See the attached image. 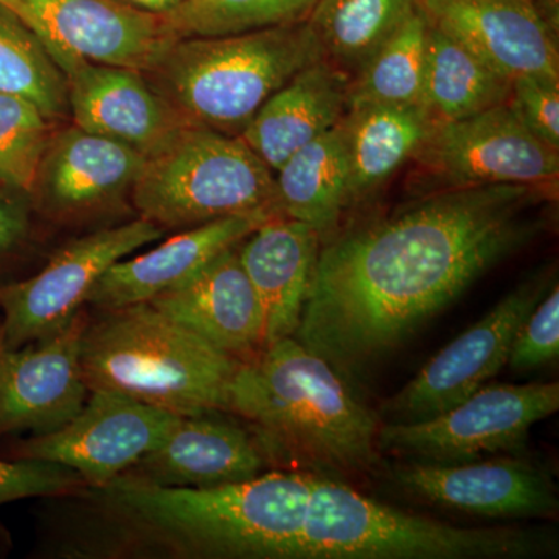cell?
Wrapping results in <instances>:
<instances>
[{
  "mask_svg": "<svg viewBox=\"0 0 559 559\" xmlns=\"http://www.w3.org/2000/svg\"><path fill=\"white\" fill-rule=\"evenodd\" d=\"M557 186V183H555ZM554 186L423 193L322 242L294 340L355 380L546 230Z\"/></svg>",
  "mask_w": 559,
  "mask_h": 559,
  "instance_id": "cell-1",
  "label": "cell"
},
{
  "mask_svg": "<svg viewBox=\"0 0 559 559\" xmlns=\"http://www.w3.org/2000/svg\"><path fill=\"white\" fill-rule=\"evenodd\" d=\"M316 474L266 471L210 488L159 487L124 473L91 488L92 503L139 554L173 558L296 559Z\"/></svg>",
  "mask_w": 559,
  "mask_h": 559,
  "instance_id": "cell-2",
  "label": "cell"
},
{
  "mask_svg": "<svg viewBox=\"0 0 559 559\" xmlns=\"http://www.w3.org/2000/svg\"><path fill=\"white\" fill-rule=\"evenodd\" d=\"M231 414L248 419L267 457L301 471L348 481L384 466L378 450L380 419L329 360L294 337L242 364Z\"/></svg>",
  "mask_w": 559,
  "mask_h": 559,
  "instance_id": "cell-3",
  "label": "cell"
},
{
  "mask_svg": "<svg viewBox=\"0 0 559 559\" xmlns=\"http://www.w3.org/2000/svg\"><path fill=\"white\" fill-rule=\"evenodd\" d=\"M87 322L80 362L90 390H108L189 415L231 414L242 360L173 322L153 305L103 311Z\"/></svg>",
  "mask_w": 559,
  "mask_h": 559,
  "instance_id": "cell-4",
  "label": "cell"
},
{
  "mask_svg": "<svg viewBox=\"0 0 559 559\" xmlns=\"http://www.w3.org/2000/svg\"><path fill=\"white\" fill-rule=\"evenodd\" d=\"M322 60V46L304 21L179 38L143 76L189 123L240 138L272 94Z\"/></svg>",
  "mask_w": 559,
  "mask_h": 559,
  "instance_id": "cell-5",
  "label": "cell"
},
{
  "mask_svg": "<svg viewBox=\"0 0 559 559\" xmlns=\"http://www.w3.org/2000/svg\"><path fill=\"white\" fill-rule=\"evenodd\" d=\"M557 551V538L540 530L457 527L316 474L296 559H521Z\"/></svg>",
  "mask_w": 559,
  "mask_h": 559,
  "instance_id": "cell-6",
  "label": "cell"
},
{
  "mask_svg": "<svg viewBox=\"0 0 559 559\" xmlns=\"http://www.w3.org/2000/svg\"><path fill=\"white\" fill-rule=\"evenodd\" d=\"M131 194L142 218L162 229L253 212L280 215L274 171L241 138L200 124H186L145 157Z\"/></svg>",
  "mask_w": 559,
  "mask_h": 559,
  "instance_id": "cell-7",
  "label": "cell"
},
{
  "mask_svg": "<svg viewBox=\"0 0 559 559\" xmlns=\"http://www.w3.org/2000/svg\"><path fill=\"white\" fill-rule=\"evenodd\" d=\"M559 409L558 382L484 385L436 417L381 423L382 457L425 463H462L514 454L530 429Z\"/></svg>",
  "mask_w": 559,
  "mask_h": 559,
  "instance_id": "cell-8",
  "label": "cell"
},
{
  "mask_svg": "<svg viewBox=\"0 0 559 559\" xmlns=\"http://www.w3.org/2000/svg\"><path fill=\"white\" fill-rule=\"evenodd\" d=\"M418 182L430 191L527 183L555 186L559 151L540 142L507 103L476 116L437 121L415 154Z\"/></svg>",
  "mask_w": 559,
  "mask_h": 559,
  "instance_id": "cell-9",
  "label": "cell"
},
{
  "mask_svg": "<svg viewBox=\"0 0 559 559\" xmlns=\"http://www.w3.org/2000/svg\"><path fill=\"white\" fill-rule=\"evenodd\" d=\"M164 229L145 218L70 242L32 278L0 288L3 348L46 340L69 325L91 290L117 261L159 240Z\"/></svg>",
  "mask_w": 559,
  "mask_h": 559,
  "instance_id": "cell-10",
  "label": "cell"
},
{
  "mask_svg": "<svg viewBox=\"0 0 559 559\" xmlns=\"http://www.w3.org/2000/svg\"><path fill=\"white\" fill-rule=\"evenodd\" d=\"M551 288L539 271L511 290L480 322L440 349L396 395L385 401V423L436 417L488 384L509 362L522 323Z\"/></svg>",
  "mask_w": 559,
  "mask_h": 559,
  "instance_id": "cell-11",
  "label": "cell"
},
{
  "mask_svg": "<svg viewBox=\"0 0 559 559\" xmlns=\"http://www.w3.org/2000/svg\"><path fill=\"white\" fill-rule=\"evenodd\" d=\"M180 415L108 390H91L83 409L62 428L22 444L20 459L68 466L100 488L159 447Z\"/></svg>",
  "mask_w": 559,
  "mask_h": 559,
  "instance_id": "cell-12",
  "label": "cell"
},
{
  "mask_svg": "<svg viewBox=\"0 0 559 559\" xmlns=\"http://www.w3.org/2000/svg\"><path fill=\"white\" fill-rule=\"evenodd\" d=\"M385 477L412 499L476 516L521 520L557 516V485L549 471L520 455L462 463L399 460Z\"/></svg>",
  "mask_w": 559,
  "mask_h": 559,
  "instance_id": "cell-13",
  "label": "cell"
},
{
  "mask_svg": "<svg viewBox=\"0 0 559 559\" xmlns=\"http://www.w3.org/2000/svg\"><path fill=\"white\" fill-rule=\"evenodd\" d=\"M36 33L61 70L80 58L150 72L178 40L165 16L119 0H24Z\"/></svg>",
  "mask_w": 559,
  "mask_h": 559,
  "instance_id": "cell-14",
  "label": "cell"
},
{
  "mask_svg": "<svg viewBox=\"0 0 559 559\" xmlns=\"http://www.w3.org/2000/svg\"><path fill=\"white\" fill-rule=\"evenodd\" d=\"M87 322L79 312L46 340L11 349L0 345V436L53 432L83 409L91 393L80 362Z\"/></svg>",
  "mask_w": 559,
  "mask_h": 559,
  "instance_id": "cell-15",
  "label": "cell"
},
{
  "mask_svg": "<svg viewBox=\"0 0 559 559\" xmlns=\"http://www.w3.org/2000/svg\"><path fill=\"white\" fill-rule=\"evenodd\" d=\"M430 24L513 81H559L557 40L536 0H421Z\"/></svg>",
  "mask_w": 559,
  "mask_h": 559,
  "instance_id": "cell-16",
  "label": "cell"
},
{
  "mask_svg": "<svg viewBox=\"0 0 559 559\" xmlns=\"http://www.w3.org/2000/svg\"><path fill=\"white\" fill-rule=\"evenodd\" d=\"M62 72L75 127L124 143L145 157L189 124L138 70L76 58Z\"/></svg>",
  "mask_w": 559,
  "mask_h": 559,
  "instance_id": "cell-17",
  "label": "cell"
},
{
  "mask_svg": "<svg viewBox=\"0 0 559 559\" xmlns=\"http://www.w3.org/2000/svg\"><path fill=\"white\" fill-rule=\"evenodd\" d=\"M238 248L224 250L193 277L146 304L231 358L249 362L264 349V322Z\"/></svg>",
  "mask_w": 559,
  "mask_h": 559,
  "instance_id": "cell-18",
  "label": "cell"
},
{
  "mask_svg": "<svg viewBox=\"0 0 559 559\" xmlns=\"http://www.w3.org/2000/svg\"><path fill=\"white\" fill-rule=\"evenodd\" d=\"M210 415L178 417L159 447L127 473L176 488L219 487L266 473L270 457L253 432Z\"/></svg>",
  "mask_w": 559,
  "mask_h": 559,
  "instance_id": "cell-19",
  "label": "cell"
},
{
  "mask_svg": "<svg viewBox=\"0 0 559 559\" xmlns=\"http://www.w3.org/2000/svg\"><path fill=\"white\" fill-rule=\"evenodd\" d=\"M275 213L253 212L180 231L150 252L117 261L91 290L87 304L102 311L146 304L193 277L224 250L240 245Z\"/></svg>",
  "mask_w": 559,
  "mask_h": 559,
  "instance_id": "cell-20",
  "label": "cell"
},
{
  "mask_svg": "<svg viewBox=\"0 0 559 559\" xmlns=\"http://www.w3.org/2000/svg\"><path fill=\"white\" fill-rule=\"evenodd\" d=\"M322 246L301 221L272 216L240 242L242 267L260 300L264 348L294 337Z\"/></svg>",
  "mask_w": 559,
  "mask_h": 559,
  "instance_id": "cell-21",
  "label": "cell"
},
{
  "mask_svg": "<svg viewBox=\"0 0 559 559\" xmlns=\"http://www.w3.org/2000/svg\"><path fill=\"white\" fill-rule=\"evenodd\" d=\"M352 75L322 60L300 70L255 114L240 138L272 171L329 132L349 108Z\"/></svg>",
  "mask_w": 559,
  "mask_h": 559,
  "instance_id": "cell-22",
  "label": "cell"
},
{
  "mask_svg": "<svg viewBox=\"0 0 559 559\" xmlns=\"http://www.w3.org/2000/svg\"><path fill=\"white\" fill-rule=\"evenodd\" d=\"M143 164L131 146L73 127L50 139L33 191L51 212H87L131 190Z\"/></svg>",
  "mask_w": 559,
  "mask_h": 559,
  "instance_id": "cell-23",
  "label": "cell"
},
{
  "mask_svg": "<svg viewBox=\"0 0 559 559\" xmlns=\"http://www.w3.org/2000/svg\"><path fill=\"white\" fill-rule=\"evenodd\" d=\"M342 123L347 140L353 207L414 159L437 121L425 105H364L349 108Z\"/></svg>",
  "mask_w": 559,
  "mask_h": 559,
  "instance_id": "cell-24",
  "label": "cell"
},
{
  "mask_svg": "<svg viewBox=\"0 0 559 559\" xmlns=\"http://www.w3.org/2000/svg\"><path fill=\"white\" fill-rule=\"evenodd\" d=\"M280 215L301 221L325 242L349 209V170L344 123L312 140L274 173Z\"/></svg>",
  "mask_w": 559,
  "mask_h": 559,
  "instance_id": "cell-25",
  "label": "cell"
},
{
  "mask_svg": "<svg viewBox=\"0 0 559 559\" xmlns=\"http://www.w3.org/2000/svg\"><path fill=\"white\" fill-rule=\"evenodd\" d=\"M430 22V21H429ZM511 80L430 24L423 105L436 121H454L503 105Z\"/></svg>",
  "mask_w": 559,
  "mask_h": 559,
  "instance_id": "cell-26",
  "label": "cell"
},
{
  "mask_svg": "<svg viewBox=\"0 0 559 559\" xmlns=\"http://www.w3.org/2000/svg\"><path fill=\"white\" fill-rule=\"evenodd\" d=\"M421 0H319L308 25L326 60L353 76L359 72Z\"/></svg>",
  "mask_w": 559,
  "mask_h": 559,
  "instance_id": "cell-27",
  "label": "cell"
},
{
  "mask_svg": "<svg viewBox=\"0 0 559 559\" xmlns=\"http://www.w3.org/2000/svg\"><path fill=\"white\" fill-rule=\"evenodd\" d=\"M429 31L419 7L353 76L349 108L423 105Z\"/></svg>",
  "mask_w": 559,
  "mask_h": 559,
  "instance_id": "cell-28",
  "label": "cell"
},
{
  "mask_svg": "<svg viewBox=\"0 0 559 559\" xmlns=\"http://www.w3.org/2000/svg\"><path fill=\"white\" fill-rule=\"evenodd\" d=\"M0 94L33 103L46 119L69 110L68 80L35 32L0 5Z\"/></svg>",
  "mask_w": 559,
  "mask_h": 559,
  "instance_id": "cell-29",
  "label": "cell"
},
{
  "mask_svg": "<svg viewBox=\"0 0 559 559\" xmlns=\"http://www.w3.org/2000/svg\"><path fill=\"white\" fill-rule=\"evenodd\" d=\"M319 0H183L167 16L178 38L263 31L308 20Z\"/></svg>",
  "mask_w": 559,
  "mask_h": 559,
  "instance_id": "cell-30",
  "label": "cell"
},
{
  "mask_svg": "<svg viewBox=\"0 0 559 559\" xmlns=\"http://www.w3.org/2000/svg\"><path fill=\"white\" fill-rule=\"evenodd\" d=\"M50 139L49 119L33 103L0 94V186L33 193Z\"/></svg>",
  "mask_w": 559,
  "mask_h": 559,
  "instance_id": "cell-31",
  "label": "cell"
},
{
  "mask_svg": "<svg viewBox=\"0 0 559 559\" xmlns=\"http://www.w3.org/2000/svg\"><path fill=\"white\" fill-rule=\"evenodd\" d=\"M87 488L75 471L58 463L36 459L0 460V506L21 499L76 495Z\"/></svg>",
  "mask_w": 559,
  "mask_h": 559,
  "instance_id": "cell-32",
  "label": "cell"
},
{
  "mask_svg": "<svg viewBox=\"0 0 559 559\" xmlns=\"http://www.w3.org/2000/svg\"><path fill=\"white\" fill-rule=\"evenodd\" d=\"M558 352L559 290L555 283L522 323L511 345L507 366L518 373H527L549 364L557 358Z\"/></svg>",
  "mask_w": 559,
  "mask_h": 559,
  "instance_id": "cell-33",
  "label": "cell"
},
{
  "mask_svg": "<svg viewBox=\"0 0 559 559\" xmlns=\"http://www.w3.org/2000/svg\"><path fill=\"white\" fill-rule=\"evenodd\" d=\"M507 105L532 134L559 151V81L514 79Z\"/></svg>",
  "mask_w": 559,
  "mask_h": 559,
  "instance_id": "cell-34",
  "label": "cell"
},
{
  "mask_svg": "<svg viewBox=\"0 0 559 559\" xmlns=\"http://www.w3.org/2000/svg\"><path fill=\"white\" fill-rule=\"evenodd\" d=\"M0 186V253L13 248L28 229V210L16 194L2 191Z\"/></svg>",
  "mask_w": 559,
  "mask_h": 559,
  "instance_id": "cell-35",
  "label": "cell"
},
{
  "mask_svg": "<svg viewBox=\"0 0 559 559\" xmlns=\"http://www.w3.org/2000/svg\"><path fill=\"white\" fill-rule=\"evenodd\" d=\"M119 2L131 7V9L143 11V13L167 17L173 11L179 9L183 0H119Z\"/></svg>",
  "mask_w": 559,
  "mask_h": 559,
  "instance_id": "cell-36",
  "label": "cell"
},
{
  "mask_svg": "<svg viewBox=\"0 0 559 559\" xmlns=\"http://www.w3.org/2000/svg\"><path fill=\"white\" fill-rule=\"evenodd\" d=\"M0 5H3L5 9L13 11L16 16H20L21 20L24 21L25 24H27L28 27H31L32 31L36 33L35 20H33L31 10L27 9L24 0H0ZM36 35H38V33H36Z\"/></svg>",
  "mask_w": 559,
  "mask_h": 559,
  "instance_id": "cell-37",
  "label": "cell"
},
{
  "mask_svg": "<svg viewBox=\"0 0 559 559\" xmlns=\"http://www.w3.org/2000/svg\"><path fill=\"white\" fill-rule=\"evenodd\" d=\"M0 345H2V341H0Z\"/></svg>",
  "mask_w": 559,
  "mask_h": 559,
  "instance_id": "cell-38",
  "label": "cell"
}]
</instances>
